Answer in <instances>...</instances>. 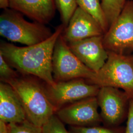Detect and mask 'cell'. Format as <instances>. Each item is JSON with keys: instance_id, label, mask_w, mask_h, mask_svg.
<instances>
[{"instance_id": "6da1fadb", "label": "cell", "mask_w": 133, "mask_h": 133, "mask_svg": "<svg viewBox=\"0 0 133 133\" xmlns=\"http://www.w3.org/2000/svg\"><path fill=\"white\" fill-rule=\"evenodd\" d=\"M65 26L61 24L50 37L38 44L19 47L2 43L0 53L20 74L35 76L49 85L55 83L52 74L53 53L56 42Z\"/></svg>"}, {"instance_id": "7a4b0ae2", "label": "cell", "mask_w": 133, "mask_h": 133, "mask_svg": "<svg viewBox=\"0 0 133 133\" xmlns=\"http://www.w3.org/2000/svg\"><path fill=\"white\" fill-rule=\"evenodd\" d=\"M42 81L35 76L21 74L5 82L16 92L27 120L40 127L56 111L46 94L44 82Z\"/></svg>"}, {"instance_id": "3957f363", "label": "cell", "mask_w": 133, "mask_h": 133, "mask_svg": "<svg viewBox=\"0 0 133 133\" xmlns=\"http://www.w3.org/2000/svg\"><path fill=\"white\" fill-rule=\"evenodd\" d=\"M23 14L8 8L0 15V35L8 41L33 45L43 41L52 35L50 29L38 22H30Z\"/></svg>"}, {"instance_id": "277c9868", "label": "cell", "mask_w": 133, "mask_h": 133, "mask_svg": "<svg viewBox=\"0 0 133 133\" xmlns=\"http://www.w3.org/2000/svg\"><path fill=\"white\" fill-rule=\"evenodd\" d=\"M108 52L104 65L89 83L121 89L133 100V54Z\"/></svg>"}, {"instance_id": "5b68a950", "label": "cell", "mask_w": 133, "mask_h": 133, "mask_svg": "<svg viewBox=\"0 0 133 133\" xmlns=\"http://www.w3.org/2000/svg\"><path fill=\"white\" fill-rule=\"evenodd\" d=\"M62 34L56 42L53 53L52 66L54 81L59 82L78 78L91 81L96 72L73 53Z\"/></svg>"}, {"instance_id": "8992f818", "label": "cell", "mask_w": 133, "mask_h": 133, "mask_svg": "<svg viewBox=\"0 0 133 133\" xmlns=\"http://www.w3.org/2000/svg\"><path fill=\"white\" fill-rule=\"evenodd\" d=\"M108 51L133 52V0H127L122 10L103 36Z\"/></svg>"}, {"instance_id": "52a82bcc", "label": "cell", "mask_w": 133, "mask_h": 133, "mask_svg": "<svg viewBox=\"0 0 133 133\" xmlns=\"http://www.w3.org/2000/svg\"><path fill=\"white\" fill-rule=\"evenodd\" d=\"M49 99L56 109L87 98L97 96L100 87L78 78L56 82L53 85L44 82Z\"/></svg>"}, {"instance_id": "ba28073f", "label": "cell", "mask_w": 133, "mask_h": 133, "mask_svg": "<svg viewBox=\"0 0 133 133\" xmlns=\"http://www.w3.org/2000/svg\"><path fill=\"white\" fill-rule=\"evenodd\" d=\"M98 108L97 97H92L65 105L58 109L55 114L69 126H96L102 122Z\"/></svg>"}, {"instance_id": "9c48e42d", "label": "cell", "mask_w": 133, "mask_h": 133, "mask_svg": "<svg viewBox=\"0 0 133 133\" xmlns=\"http://www.w3.org/2000/svg\"><path fill=\"white\" fill-rule=\"evenodd\" d=\"M101 116L106 127H114L121 122L126 114L130 99L123 91L112 87H101L96 96Z\"/></svg>"}, {"instance_id": "30bf717a", "label": "cell", "mask_w": 133, "mask_h": 133, "mask_svg": "<svg viewBox=\"0 0 133 133\" xmlns=\"http://www.w3.org/2000/svg\"><path fill=\"white\" fill-rule=\"evenodd\" d=\"M103 36L92 37L68 43L71 51L76 57L95 72L103 67L108 58V52L103 43Z\"/></svg>"}, {"instance_id": "8fae6325", "label": "cell", "mask_w": 133, "mask_h": 133, "mask_svg": "<svg viewBox=\"0 0 133 133\" xmlns=\"http://www.w3.org/2000/svg\"><path fill=\"white\" fill-rule=\"evenodd\" d=\"M104 32L98 22L80 7L77 8L62 36L67 43L94 36H103Z\"/></svg>"}, {"instance_id": "7c38bea8", "label": "cell", "mask_w": 133, "mask_h": 133, "mask_svg": "<svg viewBox=\"0 0 133 133\" xmlns=\"http://www.w3.org/2000/svg\"><path fill=\"white\" fill-rule=\"evenodd\" d=\"M9 8L45 25L54 17L56 6L55 0H9Z\"/></svg>"}, {"instance_id": "4fadbf2b", "label": "cell", "mask_w": 133, "mask_h": 133, "mask_svg": "<svg viewBox=\"0 0 133 133\" xmlns=\"http://www.w3.org/2000/svg\"><path fill=\"white\" fill-rule=\"evenodd\" d=\"M23 108L12 87L0 82V120L7 124L21 123L27 120Z\"/></svg>"}, {"instance_id": "5bb4252c", "label": "cell", "mask_w": 133, "mask_h": 133, "mask_svg": "<svg viewBox=\"0 0 133 133\" xmlns=\"http://www.w3.org/2000/svg\"><path fill=\"white\" fill-rule=\"evenodd\" d=\"M78 6L91 15L106 33L109 28L101 0H76Z\"/></svg>"}, {"instance_id": "9a60e30c", "label": "cell", "mask_w": 133, "mask_h": 133, "mask_svg": "<svg viewBox=\"0 0 133 133\" xmlns=\"http://www.w3.org/2000/svg\"><path fill=\"white\" fill-rule=\"evenodd\" d=\"M127 0H101V4L110 27L117 19Z\"/></svg>"}, {"instance_id": "2e32d148", "label": "cell", "mask_w": 133, "mask_h": 133, "mask_svg": "<svg viewBox=\"0 0 133 133\" xmlns=\"http://www.w3.org/2000/svg\"><path fill=\"white\" fill-rule=\"evenodd\" d=\"M55 3L60 14L62 24L66 28L78 7L76 0H55Z\"/></svg>"}, {"instance_id": "e0dca14e", "label": "cell", "mask_w": 133, "mask_h": 133, "mask_svg": "<svg viewBox=\"0 0 133 133\" xmlns=\"http://www.w3.org/2000/svg\"><path fill=\"white\" fill-rule=\"evenodd\" d=\"M65 125L57 115L54 114L42 127L43 133H72Z\"/></svg>"}, {"instance_id": "ac0fdd59", "label": "cell", "mask_w": 133, "mask_h": 133, "mask_svg": "<svg viewBox=\"0 0 133 133\" xmlns=\"http://www.w3.org/2000/svg\"><path fill=\"white\" fill-rule=\"evenodd\" d=\"M10 133H43L42 127L37 126L28 120L18 124H8Z\"/></svg>"}, {"instance_id": "d6986e66", "label": "cell", "mask_w": 133, "mask_h": 133, "mask_svg": "<svg viewBox=\"0 0 133 133\" xmlns=\"http://www.w3.org/2000/svg\"><path fill=\"white\" fill-rule=\"evenodd\" d=\"M0 53V79L6 82L19 76L18 72L15 71Z\"/></svg>"}, {"instance_id": "ffe728a7", "label": "cell", "mask_w": 133, "mask_h": 133, "mask_svg": "<svg viewBox=\"0 0 133 133\" xmlns=\"http://www.w3.org/2000/svg\"><path fill=\"white\" fill-rule=\"evenodd\" d=\"M69 130L72 133H118L114 127H100L99 126L91 127L69 126Z\"/></svg>"}, {"instance_id": "44dd1931", "label": "cell", "mask_w": 133, "mask_h": 133, "mask_svg": "<svg viewBox=\"0 0 133 133\" xmlns=\"http://www.w3.org/2000/svg\"><path fill=\"white\" fill-rule=\"evenodd\" d=\"M125 133H133V100H130Z\"/></svg>"}, {"instance_id": "7402d4cb", "label": "cell", "mask_w": 133, "mask_h": 133, "mask_svg": "<svg viewBox=\"0 0 133 133\" xmlns=\"http://www.w3.org/2000/svg\"><path fill=\"white\" fill-rule=\"evenodd\" d=\"M0 133H10L8 124L0 120Z\"/></svg>"}, {"instance_id": "603a6c76", "label": "cell", "mask_w": 133, "mask_h": 133, "mask_svg": "<svg viewBox=\"0 0 133 133\" xmlns=\"http://www.w3.org/2000/svg\"><path fill=\"white\" fill-rule=\"evenodd\" d=\"M9 8V0H0V8L5 10Z\"/></svg>"}]
</instances>
